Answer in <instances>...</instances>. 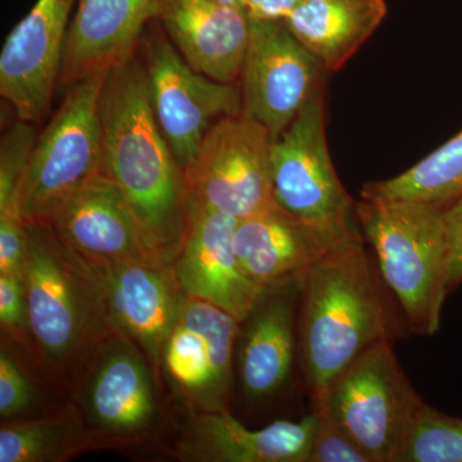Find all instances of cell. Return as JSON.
Masks as SVG:
<instances>
[{"label": "cell", "instance_id": "cell-1", "mask_svg": "<svg viewBox=\"0 0 462 462\" xmlns=\"http://www.w3.org/2000/svg\"><path fill=\"white\" fill-rule=\"evenodd\" d=\"M99 116L106 171L120 188L149 252L172 264L187 236L190 199L154 117L138 51L106 76Z\"/></svg>", "mask_w": 462, "mask_h": 462}, {"label": "cell", "instance_id": "cell-2", "mask_svg": "<svg viewBox=\"0 0 462 462\" xmlns=\"http://www.w3.org/2000/svg\"><path fill=\"white\" fill-rule=\"evenodd\" d=\"M388 291L363 234L334 248L303 275L298 355L312 398L367 349L400 337Z\"/></svg>", "mask_w": 462, "mask_h": 462}, {"label": "cell", "instance_id": "cell-3", "mask_svg": "<svg viewBox=\"0 0 462 462\" xmlns=\"http://www.w3.org/2000/svg\"><path fill=\"white\" fill-rule=\"evenodd\" d=\"M356 217L407 329L437 334L449 294L445 209L415 200L361 199Z\"/></svg>", "mask_w": 462, "mask_h": 462}, {"label": "cell", "instance_id": "cell-4", "mask_svg": "<svg viewBox=\"0 0 462 462\" xmlns=\"http://www.w3.org/2000/svg\"><path fill=\"white\" fill-rule=\"evenodd\" d=\"M26 226L23 282L33 363L67 384L81 358L111 330L81 257L47 224L29 221Z\"/></svg>", "mask_w": 462, "mask_h": 462}, {"label": "cell", "instance_id": "cell-5", "mask_svg": "<svg viewBox=\"0 0 462 462\" xmlns=\"http://www.w3.org/2000/svg\"><path fill=\"white\" fill-rule=\"evenodd\" d=\"M161 378L132 340L108 331L69 375V401L96 449L138 448L165 427Z\"/></svg>", "mask_w": 462, "mask_h": 462}, {"label": "cell", "instance_id": "cell-6", "mask_svg": "<svg viewBox=\"0 0 462 462\" xmlns=\"http://www.w3.org/2000/svg\"><path fill=\"white\" fill-rule=\"evenodd\" d=\"M392 343L367 349L312 398L372 462H397L425 403L403 373Z\"/></svg>", "mask_w": 462, "mask_h": 462}, {"label": "cell", "instance_id": "cell-7", "mask_svg": "<svg viewBox=\"0 0 462 462\" xmlns=\"http://www.w3.org/2000/svg\"><path fill=\"white\" fill-rule=\"evenodd\" d=\"M108 72L67 89L62 105L39 134L18 194L25 223L38 221L60 199L106 171L99 98Z\"/></svg>", "mask_w": 462, "mask_h": 462}, {"label": "cell", "instance_id": "cell-8", "mask_svg": "<svg viewBox=\"0 0 462 462\" xmlns=\"http://www.w3.org/2000/svg\"><path fill=\"white\" fill-rule=\"evenodd\" d=\"M272 144L269 130L245 112L212 125L182 170L190 203L238 221L276 205Z\"/></svg>", "mask_w": 462, "mask_h": 462}, {"label": "cell", "instance_id": "cell-9", "mask_svg": "<svg viewBox=\"0 0 462 462\" xmlns=\"http://www.w3.org/2000/svg\"><path fill=\"white\" fill-rule=\"evenodd\" d=\"M240 322L184 294L161 352V379L182 410L230 411L231 372Z\"/></svg>", "mask_w": 462, "mask_h": 462}, {"label": "cell", "instance_id": "cell-10", "mask_svg": "<svg viewBox=\"0 0 462 462\" xmlns=\"http://www.w3.org/2000/svg\"><path fill=\"white\" fill-rule=\"evenodd\" d=\"M143 47L154 117L184 170L212 125L242 114V89L239 83H218L191 69L165 33L143 36Z\"/></svg>", "mask_w": 462, "mask_h": 462}, {"label": "cell", "instance_id": "cell-11", "mask_svg": "<svg viewBox=\"0 0 462 462\" xmlns=\"http://www.w3.org/2000/svg\"><path fill=\"white\" fill-rule=\"evenodd\" d=\"M324 81L272 144L273 199L305 220L322 224L357 221L356 202L343 187L327 139Z\"/></svg>", "mask_w": 462, "mask_h": 462}, {"label": "cell", "instance_id": "cell-12", "mask_svg": "<svg viewBox=\"0 0 462 462\" xmlns=\"http://www.w3.org/2000/svg\"><path fill=\"white\" fill-rule=\"evenodd\" d=\"M80 257L108 329L135 343L161 378V352L184 296L172 264Z\"/></svg>", "mask_w": 462, "mask_h": 462}, {"label": "cell", "instance_id": "cell-13", "mask_svg": "<svg viewBox=\"0 0 462 462\" xmlns=\"http://www.w3.org/2000/svg\"><path fill=\"white\" fill-rule=\"evenodd\" d=\"M249 23L239 79L243 112L263 124L275 141L324 81L325 71L282 21L249 18Z\"/></svg>", "mask_w": 462, "mask_h": 462}, {"label": "cell", "instance_id": "cell-14", "mask_svg": "<svg viewBox=\"0 0 462 462\" xmlns=\"http://www.w3.org/2000/svg\"><path fill=\"white\" fill-rule=\"evenodd\" d=\"M75 2L38 0L5 39L0 96L18 120L36 125L50 114Z\"/></svg>", "mask_w": 462, "mask_h": 462}, {"label": "cell", "instance_id": "cell-15", "mask_svg": "<svg viewBox=\"0 0 462 462\" xmlns=\"http://www.w3.org/2000/svg\"><path fill=\"white\" fill-rule=\"evenodd\" d=\"M361 234L357 221L314 223L291 214L276 203L238 221L234 248L248 278L266 288L305 275L334 248Z\"/></svg>", "mask_w": 462, "mask_h": 462}, {"label": "cell", "instance_id": "cell-16", "mask_svg": "<svg viewBox=\"0 0 462 462\" xmlns=\"http://www.w3.org/2000/svg\"><path fill=\"white\" fill-rule=\"evenodd\" d=\"M182 410V409H181ZM167 455L181 462H309L318 413L249 430L230 411L182 410Z\"/></svg>", "mask_w": 462, "mask_h": 462}, {"label": "cell", "instance_id": "cell-17", "mask_svg": "<svg viewBox=\"0 0 462 462\" xmlns=\"http://www.w3.org/2000/svg\"><path fill=\"white\" fill-rule=\"evenodd\" d=\"M238 220L190 203L187 236L175 263L182 293L220 307L242 324L264 288L248 278L234 248Z\"/></svg>", "mask_w": 462, "mask_h": 462}, {"label": "cell", "instance_id": "cell-18", "mask_svg": "<svg viewBox=\"0 0 462 462\" xmlns=\"http://www.w3.org/2000/svg\"><path fill=\"white\" fill-rule=\"evenodd\" d=\"M38 221L85 258L161 263L149 252L120 188L108 175L72 191Z\"/></svg>", "mask_w": 462, "mask_h": 462}, {"label": "cell", "instance_id": "cell-19", "mask_svg": "<svg viewBox=\"0 0 462 462\" xmlns=\"http://www.w3.org/2000/svg\"><path fill=\"white\" fill-rule=\"evenodd\" d=\"M161 0H79L63 51L58 89L109 72L139 50Z\"/></svg>", "mask_w": 462, "mask_h": 462}, {"label": "cell", "instance_id": "cell-20", "mask_svg": "<svg viewBox=\"0 0 462 462\" xmlns=\"http://www.w3.org/2000/svg\"><path fill=\"white\" fill-rule=\"evenodd\" d=\"M157 20L191 69L218 83H239L251 26L245 9L215 0H161Z\"/></svg>", "mask_w": 462, "mask_h": 462}, {"label": "cell", "instance_id": "cell-21", "mask_svg": "<svg viewBox=\"0 0 462 462\" xmlns=\"http://www.w3.org/2000/svg\"><path fill=\"white\" fill-rule=\"evenodd\" d=\"M302 276L263 289L248 318L239 346V379L245 397L260 401L275 394L291 376L296 354V321Z\"/></svg>", "mask_w": 462, "mask_h": 462}, {"label": "cell", "instance_id": "cell-22", "mask_svg": "<svg viewBox=\"0 0 462 462\" xmlns=\"http://www.w3.org/2000/svg\"><path fill=\"white\" fill-rule=\"evenodd\" d=\"M387 14L385 0H300L282 23L322 69L334 74L360 51Z\"/></svg>", "mask_w": 462, "mask_h": 462}, {"label": "cell", "instance_id": "cell-23", "mask_svg": "<svg viewBox=\"0 0 462 462\" xmlns=\"http://www.w3.org/2000/svg\"><path fill=\"white\" fill-rule=\"evenodd\" d=\"M93 449L71 401L0 427V462H66Z\"/></svg>", "mask_w": 462, "mask_h": 462}, {"label": "cell", "instance_id": "cell-24", "mask_svg": "<svg viewBox=\"0 0 462 462\" xmlns=\"http://www.w3.org/2000/svg\"><path fill=\"white\" fill-rule=\"evenodd\" d=\"M365 199H404L448 208L462 199V130L406 171L365 185Z\"/></svg>", "mask_w": 462, "mask_h": 462}, {"label": "cell", "instance_id": "cell-25", "mask_svg": "<svg viewBox=\"0 0 462 462\" xmlns=\"http://www.w3.org/2000/svg\"><path fill=\"white\" fill-rule=\"evenodd\" d=\"M397 462H462V419L422 404Z\"/></svg>", "mask_w": 462, "mask_h": 462}, {"label": "cell", "instance_id": "cell-26", "mask_svg": "<svg viewBox=\"0 0 462 462\" xmlns=\"http://www.w3.org/2000/svg\"><path fill=\"white\" fill-rule=\"evenodd\" d=\"M2 336L0 346V419L2 421L29 418L47 411L41 388L26 365V356Z\"/></svg>", "mask_w": 462, "mask_h": 462}, {"label": "cell", "instance_id": "cell-27", "mask_svg": "<svg viewBox=\"0 0 462 462\" xmlns=\"http://www.w3.org/2000/svg\"><path fill=\"white\" fill-rule=\"evenodd\" d=\"M38 136L35 124L17 118L0 139V216L18 215V194Z\"/></svg>", "mask_w": 462, "mask_h": 462}, {"label": "cell", "instance_id": "cell-28", "mask_svg": "<svg viewBox=\"0 0 462 462\" xmlns=\"http://www.w3.org/2000/svg\"><path fill=\"white\" fill-rule=\"evenodd\" d=\"M318 424L309 462H372L322 404L314 403Z\"/></svg>", "mask_w": 462, "mask_h": 462}, {"label": "cell", "instance_id": "cell-29", "mask_svg": "<svg viewBox=\"0 0 462 462\" xmlns=\"http://www.w3.org/2000/svg\"><path fill=\"white\" fill-rule=\"evenodd\" d=\"M0 324L3 337L33 361L25 289L20 276L0 273Z\"/></svg>", "mask_w": 462, "mask_h": 462}, {"label": "cell", "instance_id": "cell-30", "mask_svg": "<svg viewBox=\"0 0 462 462\" xmlns=\"http://www.w3.org/2000/svg\"><path fill=\"white\" fill-rule=\"evenodd\" d=\"M29 256V231L18 215L0 216V273L23 278Z\"/></svg>", "mask_w": 462, "mask_h": 462}, {"label": "cell", "instance_id": "cell-31", "mask_svg": "<svg viewBox=\"0 0 462 462\" xmlns=\"http://www.w3.org/2000/svg\"><path fill=\"white\" fill-rule=\"evenodd\" d=\"M448 240V291L462 282V199L445 209Z\"/></svg>", "mask_w": 462, "mask_h": 462}, {"label": "cell", "instance_id": "cell-32", "mask_svg": "<svg viewBox=\"0 0 462 462\" xmlns=\"http://www.w3.org/2000/svg\"><path fill=\"white\" fill-rule=\"evenodd\" d=\"M300 0H245L249 18L264 21H284Z\"/></svg>", "mask_w": 462, "mask_h": 462}, {"label": "cell", "instance_id": "cell-33", "mask_svg": "<svg viewBox=\"0 0 462 462\" xmlns=\"http://www.w3.org/2000/svg\"><path fill=\"white\" fill-rule=\"evenodd\" d=\"M215 2L220 3V5H229V7L245 9V0H215Z\"/></svg>", "mask_w": 462, "mask_h": 462}]
</instances>
